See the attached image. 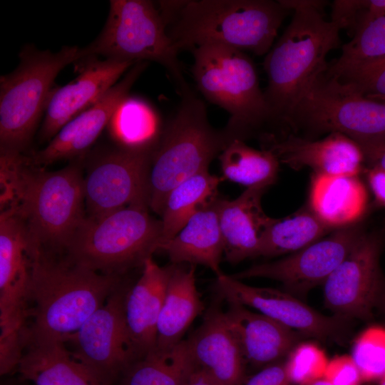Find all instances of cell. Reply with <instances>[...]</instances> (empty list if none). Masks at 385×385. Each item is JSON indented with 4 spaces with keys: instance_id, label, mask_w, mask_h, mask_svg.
<instances>
[{
    "instance_id": "1",
    "label": "cell",
    "mask_w": 385,
    "mask_h": 385,
    "mask_svg": "<svg viewBox=\"0 0 385 385\" xmlns=\"http://www.w3.org/2000/svg\"><path fill=\"white\" fill-rule=\"evenodd\" d=\"M48 171L23 153L0 151L1 205L13 206L24 221L33 253L64 255L86 217L83 159Z\"/></svg>"
},
{
    "instance_id": "2",
    "label": "cell",
    "mask_w": 385,
    "mask_h": 385,
    "mask_svg": "<svg viewBox=\"0 0 385 385\" xmlns=\"http://www.w3.org/2000/svg\"><path fill=\"white\" fill-rule=\"evenodd\" d=\"M292 21L266 54L264 92L272 121L289 127L292 114L305 93L326 72L328 53L339 46L340 27L324 19V1L279 0Z\"/></svg>"
},
{
    "instance_id": "3",
    "label": "cell",
    "mask_w": 385,
    "mask_h": 385,
    "mask_svg": "<svg viewBox=\"0 0 385 385\" xmlns=\"http://www.w3.org/2000/svg\"><path fill=\"white\" fill-rule=\"evenodd\" d=\"M158 5L178 52L218 43L267 54L289 11L279 0L160 1Z\"/></svg>"
},
{
    "instance_id": "4",
    "label": "cell",
    "mask_w": 385,
    "mask_h": 385,
    "mask_svg": "<svg viewBox=\"0 0 385 385\" xmlns=\"http://www.w3.org/2000/svg\"><path fill=\"white\" fill-rule=\"evenodd\" d=\"M76 265L64 255H32L26 344L75 333L124 281Z\"/></svg>"
},
{
    "instance_id": "5",
    "label": "cell",
    "mask_w": 385,
    "mask_h": 385,
    "mask_svg": "<svg viewBox=\"0 0 385 385\" xmlns=\"http://www.w3.org/2000/svg\"><path fill=\"white\" fill-rule=\"evenodd\" d=\"M180 105L164 127L152 154L149 207L161 215L170 191L184 180L207 171L212 160L230 142L225 130L209 123L204 102L191 91L181 94Z\"/></svg>"
},
{
    "instance_id": "6",
    "label": "cell",
    "mask_w": 385,
    "mask_h": 385,
    "mask_svg": "<svg viewBox=\"0 0 385 385\" xmlns=\"http://www.w3.org/2000/svg\"><path fill=\"white\" fill-rule=\"evenodd\" d=\"M191 51L198 90L230 114L223 130L230 141H245L272 122L255 66L245 52L218 43L203 44Z\"/></svg>"
},
{
    "instance_id": "7",
    "label": "cell",
    "mask_w": 385,
    "mask_h": 385,
    "mask_svg": "<svg viewBox=\"0 0 385 385\" xmlns=\"http://www.w3.org/2000/svg\"><path fill=\"white\" fill-rule=\"evenodd\" d=\"M145 205H132L99 218L83 219L64 254L71 262L93 271L124 276L143 267L158 250L162 222Z\"/></svg>"
},
{
    "instance_id": "8",
    "label": "cell",
    "mask_w": 385,
    "mask_h": 385,
    "mask_svg": "<svg viewBox=\"0 0 385 385\" xmlns=\"http://www.w3.org/2000/svg\"><path fill=\"white\" fill-rule=\"evenodd\" d=\"M88 57L85 48L64 46L58 52L25 45L19 63L0 77V151L23 153L46 111L54 80L68 64Z\"/></svg>"
},
{
    "instance_id": "9",
    "label": "cell",
    "mask_w": 385,
    "mask_h": 385,
    "mask_svg": "<svg viewBox=\"0 0 385 385\" xmlns=\"http://www.w3.org/2000/svg\"><path fill=\"white\" fill-rule=\"evenodd\" d=\"M88 56L130 61H155L174 80L181 95L190 89L178 51L167 32L160 10L148 0L110 1L108 16L99 36L84 47Z\"/></svg>"
},
{
    "instance_id": "10",
    "label": "cell",
    "mask_w": 385,
    "mask_h": 385,
    "mask_svg": "<svg viewBox=\"0 0 385 385\" xmlns=\"http://www.w3.org/2000/svg\"><path fill=\"white\" fill-rule=\"evenodd\" d=\"M288 128L308 139L339 133L356 142L385 140V102L325 72L297 106Z\"/></svg>"
},
{
    "instance_id": "11",
    "label": "cell",
    "mask_w": 385,
    "mask_h": 385,
    "mask_svg": "<svg viewBox=\"0 0 385 385\" xmlns=\"http://www.w3.org/2000/svg\"><path fill=\"white\" fill-rule=\"evenodd\" d=\"M32 252L24 222L11 206L0 214V349L24 346L29 319Z\"/></svg>"
},
{
    "instance_id": "12",
    "label": "cell",
    "mask_w": 385,
    "mask_h": 385,
    "mask_svg": "<svg viewBox=\"0 0 385 385\" xmlns=\"http://www.w3.org/2000/svg\"><path fill=\"white\" fill-rule=\"evenodd\" d=\"M124 280L66 343L73 356L101 385H113L133 363L125 322V299L130 287Z\"/></svg>"
},
{
    "instance_id": "13",
    "label": "cell",
    "mask_w": 385,
    "mask_h": 385,
    "mask_svg": "<svg viewBox=\"0 0 385 385\" xmlns=\"http://www.w3.org/2000/svg\"><path fill=\"white\" fill-rule=\"evenodd\" d=\"M152 154L116 147L93 155L83 178L86 217L99 218L132 205L149 207Z\"/></svg>"
},
{
    "instance_id": "14",
    "label": "cell",
    "mask_w": 385,
    "mask_h": 385,
    "mask_svg": "<svg viewBox=\"0 0 385 385\" xmlns=\"http://www.w3.org/2000/svg\"><path fill=\"white\" fill-rule=\"evenodd\" d=\"M364 232L357 225L342 227L280 260L255 265L230 275L232 278L261 277L280 282L295 297H305L323 284L349 254Z\"/></svg>"
},
{
    "instance_id": "15",
    "label": "cell",
    "mask_w": 385,
    "mask_h": 385,
    "mask_svg": "<svg viewBox=\"0 0 385 385\" xmlns=\"http://www.w3.org/2000/svg\"><path fill=\"white\" fill-rule=\"evenodd\" d=\"M380 242L364 233L323 283L324 302L334 316L368 319L384 292L379 265Z\"/></svg>"
},
{
    "instance_id": "16",
    "label": "cell",
    "mask_w": 385,
    "mask_h": 385,
    "mask_svg": "<svg viewBox=\"0 0 385 385\" xmlns=\"http://www.w3.org/2000/svg\"><path fill=\"white\" fill-rule=\"evenodd\" d=\"M215 289L229 304L252 307L305 337L337 339L345 330L346 319L323 315L285 290L250 286L223 273Z\"/></svg>"
},
{
    "instance_id": "17",
    "label": "cell",
    "mask_w": 385,
    "mask_h": 385,
    "mask_svg": "<svg viewBox=\"0 0 385 385\" xmlns=\"http://www.w3.org/2000/svg\"><path fill=\"white\" fill-rule=\"evenodd\" d=\"M262 148L272 152L279 163L298 170L311 168L314 173L356 175L364 169V155L358 143L339 133L319 140L291 132L265 133L260 137Z\"/></svg>"
},
{
    "instance_id": "18",
    "label": "cell",
    "mask_w": 385,
    "mask_h": 385,
    "mask_svg": "<svg viewBox=\"0 0 385 385\" xmlns=\"http://www.w3.org/2000/svg\"><path fill=\"white\" fill-rule=\"evenodd\" d=\"M147 65V61L135 63L95 104L65 124L46 147L28 156L31 163L46 168L59 160L85 155Z\"/></svg>"
},
{
    "instance_id": "19",
    "label": "cell",
    "mask_w": 385,
    "mask_h": 385,
    "mask_svg": "<svg viewBox=\"0 0 385 385\" xmlns=\"http://www.w3.org/2000/svg\"><path fill=\"white\" fill-rule=\"evenodd\" d=\"M86 60L73 81L52 89L38 133L40 143L50 142L65 124L95 104L135 63L111 58L101 61L95 56Z\"/></svg>"
},
{
    "instance_id": "20",
    "label": "cell",
    "mask_w": 385,
    "mask_h": 385,
    "mask_svg": "<svg viewBox=\"0 0 385 385\" xmlns=\"http://www.w3.org/2000/svg\"><path fill=\"white\" fill-rule=\"evenodd\" d=\"M142 269L140 277L128 292L125 306L133 362L155 351L158 322L170 274V265L160 267L152 257Z\"/></svg>"
},
{
    "instance_id": "21",
    "label": "cell",
    "mask_w": 385,
    "mask_h": 385,
    "mask_svg": "<svg viewBox=\"0 0 385 385\" xmlns=\"http://www.w3.org/2000/svg\"><path fill=\"white\" fill-rule=\"evenodd\" d=\"M186 341L197 371L207 373L221 385H243L245 361L218 307L208 309L199 327Z\"/></svg>"
},
{
    "instance_id": "22",
    "label": "cell",
    "mask_w": 385,
    "mask_h": 385,
    "mask_svg": "<svg viewBox=\"0 0 385 385\" xmlns=\"http://www.w3.org/2000/svg\"><path fill=\"white\" fill-rule=\"evenodd\" d=\"M267 188L255 187L229 200L215 197L226 260L239 263L258 255L260 239L274 218L267 216L262 207V197Z\"/></svg>"
},
{
    "instance_id": "23",
    "label": "cell",
    "mask_w": 385,
    "mask_h": 385,
    "mask_svg": "<svg viewBox=\"0 0 385 385\" xmlns=\"http://www.w3.org/2000/svg\"><path fill=\"white\" fill-rule=\"evenodd\" d=\"M225 319L245 363L267 366L289 354L303 337L299 332L246 307L229 304Z\"/></svg>"
},
{
    "instance_id": "24",
    "label": "cell",
    "mask_w": 385,
    "mask_h": 385,
    "mask_svg": "<svg viewBox=\"0 0 385 385\" xmlns=\"http://www.w3.org/2000/svg\"><path fill=\"white\" fill-rule=\"evenodd\" d=\"M195 265L170 264V274L157 325L154 351H166L179 344L204 305L195 283Z\"/></svg>"
},
{
    "instance_id": "25",
    "label": "cell",
    "mask_w": 385,
    "mask_h": 385,
    "mask_svg": "<svg viewBox=\"0 0 385 385\" xmlns=\"http://www.w3.org/2000/svg\"><path fill=\"white\" fill-rule=\"evenodd\" d=\"M215 198L199 209L175 236L160 244L158 250L164 251L173 264L204 265L217 277L222 274L224 243Z\"/></svg>"
},
{
    "instance_id": "26",
    "label": "cell",
    "mask_w": 385,
    "mask_h": 385,
    "mask_svg": "<svg viewBox=\"0 0 385 385\" xmlns=\"http://www.w3.org/2000/svg\"><path fill=\"white\" fill-rule=\"evenodd\" d=\"M366 205V190L358 176L313 173L309 207L332 229L355 225Z\"/></svg>"
},
{
    "instance_id": "27",
    "label": "cell",
    "mask_w": 385,
    "mask_h": 385,
    "mask_svg": "<svg viewBox=\"0 0 385 385\" xmlns=\"http://www.w3.org/2000/svg\"><path fill=\"white\" fill-rule=\"evenodd\" d=\"M61 340L26 343L17 370L35 385H101L74 357Z\"/></svg>"
},
{
    "instance_id": "28",
    "label": "cell",
    "mask_w": 385,
    "mask_h": 385,
    "mask_svg": "<svg viewBox=\"0 0 385 385\" xmlns=\"http://www.w3.org/2000/svg\"><path fill=\"white\" fill-rule=\"evenodd\" d=\"M117 147L153 153L164 128L158 111L145 100L127 96L117 106L107 125Z\"/></svg>"
},
{
    "instance_id": "29",
    "label": "cell",
    "mask_w": 385,
    "mask_h": 385,
    "mask_svg": "<svg viewBox=\"0 0 385 385\" xmlns=\"http://www.w3.org/2000/svg\"><path fill=\"white\" fill-rule=\"evenodd\" d=\"M197 371L186 340L131 363L113 385H186Z\"/></svg>"
},
{
    "instance_id": "30",
    "label": "cell",
    "mask_w": 385,
    "mask_h": 385,
    "mask_svg": "<svg viewBox=\"0 0 385 385\" xmlns=\"http://www.w3.org/2000/svg\"><path fill=\"white\" fill-rule=\"evenodd\" d=\"M334 230L308 205L286 217L274 218L261 237L257 257L294 253Z\"/></svg>"
},
{
    "instance_id": "31",
    "label": "cell",
    "mask_w": 385,
    "mask_h": 385,
    "mask_svg": "<svg viewBox=\"0 0 385 385\" xmlns=\"http://www.w3.org/2000/svg\"><path fill=\"white\" fill-rule=\"evenodd\" d=\"M220 182V178L207 170L184 180L170 191L160 215V244L175 236L199 209L216 197Z\"/></svg>"
},
{
    "instance_id": "32",
    "label": "cell",
    "mask_w": 385,
    "mask_h": 385,
    "mask_svg": "<svg viewBox=\"0 0 385 385\" xmlns=\"http://www.w3.org/2000/svg\"><path fill=\"white\" fill-rule=\"evenodd\" d=\"M224 178L249 188H267L276 181L279 163L270 150L233 140L219 155Z\"/></svg>"
},
{
    "instance_id": "33",
    "label": "cell",
    "mask_w": 385,
    "mask_h": 385,
    "mask_svg": "<svg viewBox=\"0 0 385 385\" xmlns=\"http://www.w3.org/2000/svg\"><path fill=\"white\" fill-rule=\"evenodd\" d=\"M385 58V14L361 17L339 58L327 70L331 76Z\"/></svg>"
},
{
    "instance_id": "34",
    "label": "cell",
    "mask_w": 385,
    "mask_h": 385,
    "mask_svg": "<svg viewBox=\"0 0 385 385\" xmlns=\"http://www.w3.org/2000/svg\"><path fill=\"white\" fill-rule=\"evenodd\" d=\"M351 359L364 381L380 380L385 375V328L371 327L354 341Z\"/></svg>"
},
{
    "instance_id": "35",
    "label": "cell",
    "mask_w": 385,
    "mask_h": 385,
    "mask_svg": "<svg viewBox=\"0 0 385 385\" xmlns=\"http://www.w3.org/2000/svg\"><path fill=\"white\" fill-rule=\"evenodd\" d=\"M329 361L324 351L310 342L299 343L285 361L290 383L309 385L324 378Z\"/></svg>"
},
{
    "instance_id": "36",
    "label": "cell",
    "mask_w": 385,
    "mask_h": 385,
    "mask_svg": "<svg viewBox=\"0 0 385 385\" xmlns=\"http://www.w3.org/2000/svg\"><path fill=\"white\" fill-rule=\"evenodd\" d=\"M331 76L353 85L369 98L385 102V58Z\"/></svg>"
},
{
    "instance_id": "37",
    "label": "cell",
    "mask_w": 385,
    "mask_h": 385,
    "mask_svg": "<svg viewBox=\"0 0 385 385\" xmlns=\"http://www.w3.org/2000/svg\"><path fill=\"white\" fill-rule=\"evenodd\" d=\"M324 378L332 385H360L361 374L351 356H339L329 361Z\"/></svg>"
},
{
    "instance_id": "38",
    "label": "cell",
    "mask_w": 385,
    "mask_h": 385,
    "mask_svg": "<svg viewBox=\"0 0 385 385\" xmlns=\"http://www.w3.org/2000/svg\"><path fill=\"white\" fill-rule=\"evenodd\" d=\"M366 1L337 0L332 4L331 20L353 36Z\"/></svg>"
},
{
    "instance_id": "39",
    "label": "cell",
    "mask_w": 385,
    "mask_h": 385,
    "mask_svg": "<svg viewBox=\"0 0 385 385\" xmlns=\"http://www.w3.org/2000/svg\"><path fill=\"white\" fill-rule=\"evenodd\" d=\"M285 362L265 366L252 376L244 385H289Z\"/></svg>"
},
{
    "instance_id": "40",
    "label": "cell",
    "mask_w": 385,
    "mask_h": 385,
    "mask_svg": "<svg viewBox=\"0 0 385 385\" xmlns=\"http://www.w3.org/2000/svg\"><path fill=\"white\" fill-rule=\"evenodd\" d=\"M356 143L362 151L364 163L385 171V140Z\"/></svg>"
},
{
    "instance_id": "41",
    "label": "cell",
    "mask_w": 385,
    "mask_h": 385,
    "mask_svg": "<svg viewBox=\"0 0 385 385\" xmlns=\"http://www.w3.org/2000/svg\"><path fill=\"white\" fill-rule=\"evenodd\" d=\"M365 169L367 183L376 202L385 207V171L374 167Z\"/></svg>"
},
{
    "instance_id": "42",
    "label": "cell",
    "mask_w": 385,
    "mask_h": 385,
    "mask_svg": "<svg viewBox=\"0 0 385 385\" xmlns=\"http://www.w3.org/2000/svg\"><path fill=\"white\" fill-rule=\"evenodd\" d=\"M186 385H221L207 373L197 371Z\"/></svg>"
},
{
    "instance_id": "43",
    "label": "cell",
    "mask_w": 385,
    "mask_h": 385,
    "mask_svg": "<svg viewBox=\"0 0 385 385\" xmlns=\"http://www.w3.org/2000/svg\"><path fill=\"white\" fill-rule=\"evenodd\" d=\"M309 385H332L327 379L324 378L317 380Z\"/></svg>"
},
{
    "instance_id": "44",
    "label": "cell",
    "mask_w": 385,
    "mask_h": 385,
    "mask_svg": "<svg viewBox=\"0 0 385 385\" xmlns=\"http://www.w3.org/2000/svg\"><path fill=\"white\" fill-rule=\"evenodd\" d=\"M381 301L383 302L384 306V307H385V290H384V292H383V293H382V295H381L380 302H381Z\"/></svg>"
},
{
    "instance_id": "45",
    "label": "cell",
    "mask_w": 385,
    "mask_h": 385,
    "mask_svg": "<svg viewBox=\"0 0 385 385\" xmlns=\"http://www.w3.org/2000/svg\"><path fill=\"white\" fill-rule=\"evenodd\" d=\"M379 385H385V375L379 380Z\"/></svg>"
}]
</instances>
